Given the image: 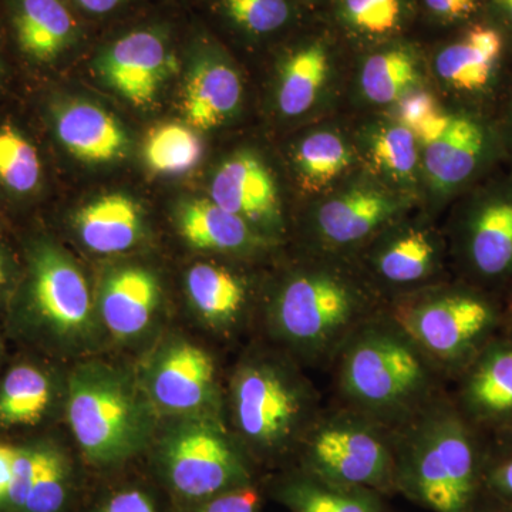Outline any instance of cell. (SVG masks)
Masks as SVG:
<instances>
[{
  "instance_id": "cell-1",
  "label": "cell",
  "mask_w": 512,
  "mask_h": 512,
  "mask_svg": "<svg viewBox=\"0 0 512 512\" xmlns=\"http://www.w3.org/2000/svg\"><path fill=\"white\" fill-rule=\"evenodd\" d=\"M330 369L335 404L392 431L450 389L439 366L386 308L350 336Z\"/></svg>"
},
{
  "instance_id": "cell-2",
  "label": "cell",
  "mask_w": 512,
  "mask_h": 512,
  "mask_svg": "<svg viewBox=\"0 0 512 512\" xmlns=\"http://www.w3.org/2000/svg\"><path fill=\"white\" fill-rule=\"evenodd\" d=\"M333 258L293 271L266 303L269 336L305 369H330L350 336L386 308L360 269Z\"/></svg>"
},
{
  "instance_id": "cell-3",
  "label": "cell",
  "mask_w": 512,
  "mask_h": 512,
  "mask_svg": "<svg viewBox=\"0 0 512 512\" xmlns=\"http://www.w3.org/2000/svg\"><path fill=\"white\" fill-rule=\"evenodd\" d=\"M396 495L430 512H471L483 494L484 434L450 390L393 431Z\"/></svg>"
},
{
  "instance_id": "cell-4",
  "label": "cell",
  "mask_w": 512,
  "mask_h": 512,
  "mask_svg": "<svg viewBox=\"0 0 512 512\" xmlns=\"http://www.w3.org/2000/svg\"><path fill=\"white\" fill-rule=\"evenodd\" d=\"M284 350L256 349L239 362L231 382L234 437L252 461L292 466L323 403L312 380Z\"/></svg>"
},
{
  "instance_id": "cell-5",
  "label": "cell",
  "mask_w": 512,
  "mask_h": 512,
  "mask_svg": "<svg viewBox=\"0 0 512 512\" xmlns=\"http://www.w3.org/2000/svg\"><path fill=\"white\" fill-rule=\"evenodd\" d=\"M386 311L450 384L503 333L507 320L504 298L464 281L421 289L390 302Z\"/></svg>"
},
{
  "instance_id": "cell-6",
  "label": "cell",
  "mask_w": 512,
  "mask_h": 512,
  "mask_svg": "<svg viewBox=\"0 0 512 512\" xmlns=\"http://www.w3.org/2000/svg\"><path fill=\"white\" fill-rule=\"evenodd\" d=\"M26 268L10 303V322L20 335L50 343L76 345L94 330L92 293L70 255L50 239H32Z\"/></svg>"
},
{
  "instance_id": "cell-7",
  "label": "cell",
  "mask_w": 512,
  "mask_h": 512,
  "mask_svg": "<svg viewBox=\"0 0 512 512\" xmlns=\"http://www.w3.org/2000/svg\"><path fill=\"white\" fill-rule=\"evenodd\" d=\"M292 466L329 483L396 495L393 431L339 404L323 407Z\"/></svg>"
},
{
  "instance_id": "cell-8",
  "label": "cell",
  "mask_w": 512,
  "mask_h": 512,
  "mask_svg": "<svg viewBox=\"0 0 512 512\" xmlns=\"http://www.w3.org/2000/svg\"><path fill=\"white\" fill-rule=\"evenodd\" d=\"M67 417L84 456L97 466L133 457L150 433V412L143 397L124 373L103 363L74 370Z\"/></svg>"
},
{
  "instance_id": "cell-9",
  "label": "cell",
  "mask_w": 512,
  "mask_h": 512,
  "mask_svg": "<svg viewBox=\"0 0 512 512\" xmlns=\"http://www.w3.org/2000/svg\"><path fill=\"white\" fill-rule=\"evenodd\" d=\"M161 466L174 493L205 501L255 484L254 461L220 419L194 417L164 441Z\"/></svg>"
},
{
  "instance_id": "cell-10",
  "label": "cell",
  "mask_w": 512,
  "mask_h": 512,
  "mask_svg": "<svg viewBox=\"0 0 512 512\" xmlns=\"http://www.w3.org/2000/svg\"><path fill=\"white\" fill-rule=\"evenodd\" d=\"M454 256L461 281L505 298L512 289V178L474 194L458 218Z\"/></svg>"
},
{
  "instance_id": "cell-11",
  "label": "cell",
  "mask_w": 512,
  "mask_h": 512,
  "mask_svg": "<svg viewBox=\"0 0 512 512\" xmlns=\"http://www.w3.org/2000/svg\"><path fill=\"white\" fill-rule=\"evenodd\" d=\"M362 266L366 281L384 305L429 288L443 269L444 249L433 231L414 225H390L366 245Z\"/></svg>"
},
{
  "instance_id": "cell-12",
  "label": "cell",
  "mask_w": 512,
  "mask_h": 512,
  "mask_svg": "<svg viewBox=\"0 0 512 512\" xmlns=\"http://www.w3.org/2000/svg\"><path fill=\"white\" fill-rule=\"evenodd\" d=\"M147 390L151 402L165 413L220 419L217 369L200 346L183 340L165 346L148 370Z\"/></svg>"
},
{
  "instance_id": "cell-13",
  "label": "cell",
  "mask_w": 512,
  "mask_h": 512,
  "mask_svg": "<svg viewBox=\"0 0 512 512\" xmlns=\"http://www.w3.org/2000/svg\"><path fill=\"white\" fill-rule=\"evenodd\" d=\"M423 148L427 180L446 197L473 183L504 147L500 130L483 114L456 111L444 133Z\"/></svg>"
},
{
  "instance_id": "cell-14",
  "label": "cell",
  "mask_w": 512,
  "mask_h": 512,
  "mask_svg": "<svg viewBox=\"0 0 512 512\" xmlns=\"http://www.w3.org/2000/svg\"><path fill=\"white\" fill-rule=\"evenodd\" d=\"M171 37L156 26L128 30L101 50L97 67L121 97L144 107L153 103L175 69Z\"/></svg>"
},
{
  "instance_id": "cell-15",
  "label": "cell",
  "mask_w": 512,
  "mask_h": 512,
  "mask_svg": "<svg viewBox=\"0 0 512 512\" xmlns=\"http://www.w3.org/2000/svg\"><path fill=\"white\" fill-rule=\"evenodd\" d=\"M403 202L373 188H353L323 202L312 218L313 241L322 255L348 256L365 248L400 217Z\"/></svg>"
},
{
  "instance_id": "cell-16",
  "label": "cell",
  "mask_w": 512,
  "mask_h": 512,
  "mask_svg": "<svg viewBox=\"0 0 512 512\" xmlns=\"http://www.w3.org/2000/svg\"><path fill=\"white\" fill-rule=\"evenodd\" d=\"M73 491V468L52 441L16 443L0 512H63Z\"/></svg>"
},
{
  "instance_id": "cell-17",
  "label": "cell",
  "mask_w": 512,
  "mask_h": 512,
  "mask_svg": "<svg viewBox=\"0 0 512 512\" xmlns=\"http://www.w3.org/2000/svg\"><path fill=\"white\" fill-rule=\"evenodd\" d=\"M450 396L480 433L512 430V342L497 336L450 384Z\"/></svg>"
},
{
  "instance_id": "cell-18",
  "label": "cell",
  "mask_w": 512,
  "mask_h": 512,
  "mask_svg": "<svg viewBox=\"0 0 512 512\" xmlns=\"http://www.w3.org/2000/svg\"><path fill=\"white\" fill-rule=\"evenodd\" d=\"M0 23L8 45L36 66L55 63L80 35L67 0H0Z\"/></svg>"
},
{
  "instance_id": "cell-19",
  "label": "cell",
  "mask_w": 512,
  "mask_h": 512,
  "mask_svg": "<svg viewBox=\"0 0 512 512\" xmlns=\"http://www.w3.org/2000/svg\"><path fill=\"white\" fill-rule=\"evenodd\" d=\"M512 46L510 37L487 16L463 26L441 47L436 72L450 89L471 97L493 93Z\"/></svg>"
},
{
  "instance_id": "cell-20",
  "label": "cell",
  "mask_w": 512,
  "mask_h": 512,
  "mask_svg": "<svg viewBox=\"0 0 512 512\" xmlns=\"http://www.w3.org/2000/svg\"><path fill=\"white\" fill-rule=\"evenodd\" d=\"M211 200L247 221L259 235L281 229L274 178L254 154H235L218 168L212 178Z\"/></svg>"
},
{
  "instance_id": "cell-21",
  "label": "cell",
  "mask_w": 512,
  "mask_h": 512,
  "mask_svg": "<svg viewBox=\"0 0 512 512\" xmlns=\"http://www.w3.org/2000/svg\"><path fill=\"white\" fill-rule=\"evenodd\" d=\"M50 116L57 140L73 157L86 163H110L126 154V131L96 104L59 101L53 104Z\"/></svg>"
},
{
  "instance_id": "cell-22",
  "label": "cell",
  "mask_w": 512,
  "mask_h": 512,
  "mask_svg": "<svg viewBox=\"0 0 512 512\" xmlns=\"http://www.w3.org/2000/svg\"><path fill=\"white\" fill-rule=\"evenodd\" d=\"M160 301V284L150 271L138 266L116 269L101 288V320L116 338H136L150 328Z\"/></svg>"
},
{
  "instance_id": "cell-23",
  "label": "cell",
  "mask_w": 512,
  "mask_h": 512,
  "mask_svg": "<svg viewBox=\"0 0 512 512\" xmlns=\"http://www.w3.org/2000/svg\"><path fill=\"white\" fill-rule=\"evenodd\" d=\"M184 90L185 119L197 130L220 127L241 104L242 83L237 70L212 53H202L195 60Z\"/></svg>"
},
{
  "instance_id": "cell-24",
  "label": "cell",
  "mask_w": 512,
  "mask_h": 512,
  "mask_svg": "<svg viewBox=\"0 0 512 512\" xmlns=\"http://www.w3.org/2000/svg\"><path fill=\"white\" fill-rule=\"evenodd\" d=\"M271 490L289 512H394L383 494L329 483L293 466L286 467Z\"/></svg>"
},
{
  "instance_id": "cell-25",
  "label": "cell",
  "mask_w": 512,
  "mask_h": 512,
  "mask_svg": "<svg viewBox=\"0 0 512 512\" xmlns=\"http://www.w3.org/2000/svg\"><path fill=\"white\" fill-rule=\"evenodd\" d=\"M187 292L194 311L217 332H234L247 320L251 302L247 282L224 266H192L187 274Z\"/></svg>"
},
{
  "instance_id": "cell-26",
  "label": "cell",
  "mask_w": 512,
  "mask_h": 512,
  "mask_svg": "<svg viewBox=\"0 0 512 512\" xmlns=\"http://www.w3.org/2000/svg\"><path fill=\"white\" fill-rule=\"evenodd\" d=\"M178 228L191 247L221 254H245L265 244L247 221L211 198L184 202L178 212Z\"/></svg>"
},
{
  "instance_id": "cell-27",
  "label": "cell",
  "mask_w": 512,
  "mask_h": 512,
  "mask_svg": "<svg viewBox=\"0 0 512 512\" xmlns=\"http://www.w3.org/2000/svg\"><path fill=\"white\" fill-rule=\"evenodd\" d=\"M74 227L90 251L123 254L140 241L143 215L136 202L126 195H104L77 212Z\"/></svg>"
},
{
  "instance_id": "cell-28",
  "label": "cell",
  "mask_w": 512,
  "mask_h": 512,
  "mask_svg": "<svg viewBox=\"0 0 512 512\" xmlns=\"http://www.w3.org/2000/svg\"><path fill=\"white\" fill-rule=\"evenodd\" d=\"M53 384L49 375L32 363H18L0 382V427H32L49 413Z\"/></svg>"
},
{
  "instance_id": "cell-29",
  "label": "cell",
  "mask_w": 512,
  "mask_h": 512,
  "mask_svg": "<svg viewBox=\"0 0 512 512\" xmlns=\"http://www.w3.org/2000/svg\"><path fill=\"white\" fill-rule=\"evenodd\" d=\"M330 69L329 52L319 40L299 47L285 60L278 87V106L284 116L306 113L325 86Z\"/></svg>"
},
{
  "instance_id": "cell-30",
  "label": "cell",
  "mask_w": 512,
  "mask_h": 512,
  "mask_svg": "<svg viewBox=\"0 0 512 512\" xmlns=\"http://www.w3.org/2000/svg\"><path fill=\"white\" fill-rule=\"evenodd\" d=\"M43 164L28 134L13 123H0V191L15 200L35 197L42 187Z\"/></svg>"
},
{
  "instance_id": "cell-31",
  "label": "cell",
  "mask_w": 512,
  "mask_h": 512,
  "mask_svg": "<svg viewBox=\"0 0 512 512\" xmlns=\"http://www.w3.org/2000/svg\"><path fill=\"white\" fill-rule=\"evenodd\" d=\"M419 63L412 49L397 46L369 57L360 73V86L375 104L396 103L419 80Z\"/></svg>"
},
{
  "instance_id": "cell-32",
  "label": "cell",
  "mask_w": 512,
  "mask_h": 512,
  "mask_svg": "<svg viewBox=\"0 0 512 512\" xmlns=\"http://www.w3.org/2000/svg\"><path fill=\"white\" fill-rule=\"evenodd\" d=\"M352 154L348 144L332 131H318L302 141L296 167L303 188L320 191L348 170Z\"/></svg>"
},
{
  "instance_id": "cell-33",
  "label": "cell",
  "mask_w": 512,
  "mask_h": 512,
  "mask_svg": "<svg viewBox=\"0 0 512 512\" xmlns=\"http://www.w3.org/2000/svg\"><path fill=\"white\" fill-rule=\"evenodd\" d=\"M202 143L190 127L168 123L150 131L144 144V158L157 174H183L200 163Z\"/></svg>"
},
{
  "instance_id": "cell-34",
  "label": "cell",
  "mask_w": 512,
  "mask_h": 512,
  "mask_svg": "<svg viewBox=\"0 0 512 512\" xmlns=\"http://www.w3.org/2000/svg\"><path fill=\"white\" fill-rule=\"evenodd\" d=\"M369 157L380 173L396 183H410L419 165V143L409 128L387 124L370 137Z\"/></svg>"
},
{
  "instance_id": "cell-35",
  "label": "cell",
  "mask_w": 512,
  "mask_h": 512,
  "mask_svg": "<svg viewBox=\"0 0 512 512\" xmlns=\"http://www.w3.org/2000/svg\"><path fill=\"white\" fill-rule=\"evenodd\" d=\"M338 16L353 35L384 39L402 29L407 0H338Z\"/></svg>"
},
{
  "instance_id": "cell-36",
  "label": "cell",
  "mask_w": 512,
  "mask_h": 512,
  "mask_svg": "<svg viewBox=\"0 0 512 512\" xmlns=\"http://www.w3.org/2000/svg\"><path fill=\"white\" fill-rule=\"evenodd\" d=\"M222 15L251 36L278 32L292 18L289 0H218Z\"/></svg>"
},
{
  "instance_id": "cell-37",
  "label": "cell",
  "mask_w": 512,
  "mask_h": 512,
  "mask_svg": "<svg viewBox=\"0 0 512 512\" xmlns=\"http://www.w3.org/2000/svg\"><path fill=\"white\" fill-rule=\"evenodd\" d=\"M483 487L512 504V430L484 434Z\"/></svg>"
},
{
  "instance_id": "cell-38",
  "label": "cell",
  "mask_w": 512,
  "mask_h": 512,
  "mask_svg": "<svg viewBox=\"0 0 512 512\" xmlns=\"http://www.w3.org/2000/svg\"><path fill=\"white\" fill-rule=\"evenodd\" d=\"M424 8L446 25L466 26L485 16L484 0H423Z\"/></svg>"
},
{
  "instance_id": "cell-39",
  "label": "cell",
  "mask_w": 512,
  "mask_h": 512,
  "mask_svg": "<svg viewBox=\"0 0 512 512\" xmlns=\"http://www.w3.org/2000/svg\"><path fill=\"white\" fill-rule=\"evenodd\" d=\"M261 491L256 484L245 485L202 501L197 512H259Z\"/></svg>"
},
{
  "instance_id": "cell-40",
  "label": "cell",
  "mask_w": 512,
  "mask_h": 512,
  "mask_svg": "<svg viewBox=\"0 0 512 512\" xmlns=\"http://www.w3.org/2000/svg\"><path fill=\"white\" fill-rule=\"evenodd\" d=\"M439 110L437 101L433 99L431 94L421 92V90H412V92L404 94L402 99L396 101L397 121L402 126L413 128L419 126L421 121L427 119L431 114Z\"/></svg>"
},
{
  "instance_id": "cell-41",
  "label": "cell",
  "mask_w": 512,
  "mask_h": 512,
  "mask_svg": "<svg viewBox=\"0 0 512 512\" xmlns=\"http://www.w3.org/2000/svg\"><path fill=\"white\" fill-rule=\"evenodd\" d=\"M99 512H158L153 500L137 488L111 495Z\"/></svg>"
},
{
  "instance_id": "cell-42",
  "label": "cell",
  "mask_w": 512,
  "mask_h": 512,
  "mask_svg": "<svg viewBox=\"0 0 512 512\" xmlns=\"http://www.w3.org/2000/svg\"><path fill=\"white\" fill-rule=\"evenodd\" d=\"M485 16L507 33L512 43V0H484Z\"/></svg>"
},
{
  "instance_id": "cell-43",
  "label": "cell",
  "mask_w": 512,
  "mask_h": 512,
  "mask_svg": "<svg viewBox=\"0 0 512 512\" xmlns=\"http://www.w3.org/2000/svg\"><path fill=\"white\" fill-rule=\"evenodd\" d=\"M15 259L9 254L8 249L0 244V301L6 296H12L16 286Z\"/></svg>"
},
{
  "instance_id": "cell-44",
  "label": "cell",
  "mask_w": 512,
  "mask_h": 512,
  "mask_svg": "<svg viewBox=\"0 0 512 512\" xmlns=\"http://www.w3.org/2000/svg\"><path fill=\"white\" fill-rule=\"evenodd\" d=\"M70 5L77 6V9L96 18L113 15L117 10L123 8L128 0H67Z\"/></svg>"
},
{
  "instance_id": "cell-45",
  "label": "cell",
  "mask_w": 512,
  "mask_h": 512,
  "mask_svg": "<svg viewBox=\"0 0 512 512\" xmlns=\"http://www.w3.org/2000/svg\"><path fill=\"white\" fill-rule=\"evenodd\" d=\"M471 512H512V504L483 491Z\"/></svg>"
},
{
  "instance_id": "cell-46",
  "label": "cell",
  "mask_w": 512,
  "mask_h": 512,
  "mask_svg": "<svg viewBox=\"0 0 512 512\" xmlns=\"http://www.w3.org/2000/svg\"><path fill=\"white\" fill-rule=\"evenodd\" d=\"M507 119H505V134H500L501 141L507 140L508 147L512 150V92L510 94V97H508V104H507Z\"/></svg>"
},
{
  "instance_id": "cell-47",
  "label": "cell",
  "mask_w": 512,
  "mask_h": 512,
  "mask_svg": "<svg viewBox=\"0 0 512 512\" xmlns=\"http://www.w3.org/2000/svg\"><path fill=\"white\" fill-rule=\"evenodd\" d=\"M8 45L6 40L5 32H3L2 23H0V73H2L3 67V56H5V47Z\"/></svg>"
},
{
  "instance_id": "cell-48",
  "label": "cell",
  "mask_w": 512,
  "mask_h": 512,
  "mask_svg": "<svg viewBox=\"0 0 512 512\" xmlns=\"http://www.w3.org/2000/svg\"><path fill=\"white\" fill-rule=\"evenodd\" d=\"M503 335L512 342V316H507V320H505Z\"/></svg>"
},
{
  "instance_id": "cell-49",
  "label": "cell",
  "mask_w": 512,
  "mask_h": 512,
  "mask_svg": "<svg viewBox=\"0 0 512 512\" xmlns=\"http://www.w3.org/2000/svg\"><path fill=\"white\" fill-rule=\"evenodd\" d=\"M505 308H507V316H512V289L505 295Z\"/></svg>"
},
{
  "instance_id": "cell-50",
  "label": "cell",
  "mask_w": 512,
  "mask_h": 512,
  "mask_svg": "<svg viewBox=\"0 0 512 512\" xmlns=\"http://www.w3.org/2000/svg\"><path fill=\"white\" fill-rule=\"evenodd\" d=\"M0 357H2V343H0Z\"/></svg>"
},
{
  "instance_id": "cell-51",
  "label": "cell",
  "mask_w": 512,
  "mask_h": 512,
  "mask_svg": "<svg viewBox=\"0 0 512 512\" xmlns=\"http://www.w3.org/2000/svg\"><path fill=\"white\" fill-rule=\"evenodd\" d=\"M308 2H311V0H308Z\"/></svg>"
}]
</instances>
